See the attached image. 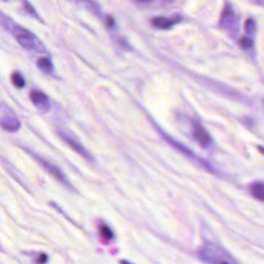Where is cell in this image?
<instances>
[{
  "label": "cell",
  "mask_w": 264,
  "mask_h": 264,
  "mask_svg": "<svg viewBox=\"0 0 264 264\" xmlns=\"http://www.w3.org/2000/svg\"><path fill=\"white\" fill-rule=\"evenodd\" d=\"M1 126L8 132H16L20 128V122L12 112L6 111L1 116Z\"/></svg>",
  "instance_id": "8992f818"
},
{
  "label": "cell",
  "mask_w": 264,
  "mask_h": 264,
  "mask_svg": "<svg viewBox=\"0 0 264 264\" xmlns=\"http://www.w3.org/2000/svg\"><path fill=\"white\" fill-rule=\"evenodd\" d=\"M12 82L16 88H22L25 86V80L18 72H15L12 76Z\"/></svg>",
  "instance_id": "4fadbf2b"
},
{
  "label": "cell",
  "mask_w": 264,
  "mask_h": 264,
  "mask_svg": "<svg viewBox=\"0 0 264 264\" xmlns=\"http://www.w3.org/2000/svg\"><path fill=\"white\" fill-rule=\"evenodd\" d=\"M251 194L260 201L264 202V183L256 182L251 186Z\"/></svg>",
  "instance_id": "8fae6325"
},
{
  "label": "cell",
  "mask_w": 264,
  "mask_h": 264,
  "mask_svg": "<svg viewBox=\"0 0 264 264\" xmlns=\"http://www.w3.org/2000/svg\"><path fill=\"white\" fill-rule=\"evenodd\" d=\"M192 134L194 136V138L197 141L198 144L202 148H208L210 146L212 142L210 134H208L204 127L194 122L192 126Z\"/></svg>",
  "instance_id": "5b68a950"
},
{
  "label": "cell",
  "mask_w": 264,
  "mask_h": 264,
  "mask_svg": "<svg viewBox=\"0 0 264 264\" xmlns=\"http://www.w3.org/2000/svg\"><path fill=\"white\" fill-rule=\"evenodd\" d=\"M31 154L36 159V162L42 165L48 173L52 175V177L54 178L56 180H58L60 183H62L63 186H66L68 188L70 189V190L74 189V187L72 186L70 182L68 180L67 177L64 175V174L57 166H55L54 164L50 163V162H48L46 160L44 159L43 158L40 156L39 155L34 154L33 153Z\"/></svg>",
  "instance_id": "3957f363"
},
{
  "label": "cell",
  "mask_w": 264,
  "mask_h": 264,
  "mask_svg": "<svg viewBox=\"0 0 264 264\" xmlns=\"http://www.w3.org/2000/svg\"><path fill=\"white\" fill-rule=\"evenodd\" d=\"M30 100L34 105L43 112H48L50 110V102L44 93L40 91H33L30 93Z\"/></svg>",
  "instance_id": "52a82bcc"
},
{
  "label": "cell",
  "mask_w": 264,
  "mask_h": 264,
  "mask_svg": "<svg viewBox=\"0 0 264 264\" xmlns=\"http://www.w3.org/2000/svg\"><path fill=\"white\" fill-rule=\"evenodd\" d=\"M58 134L59 136H60V138H62V139L68 144V145H69L72 149L74 150H76L78 154L81 155L82 158H84V159L88 160H92V156L90 154V152H88V151L81 144H79L77 140L70 138L68 134H66V132H63V131H58Z\"/></svg>",
  "instance_id": "277c9868"
},
{
  "label": "cell",
  "mask_w": 264,
  "mask_h": 264,
  "mask_svg": "<svg viewBox=\"0 0 264 264\" xmlns=\"http://www.w3.org/2000/svg\"><path fill=\"white\" fill-rule=\"evenodd\" d=\"M140 2H144V1H146V0H138Z\"/></svg>",
  "instance_id": "603a6c76"
},
{
  "label": "cell",
  "mask_w": 264,
  "mask_h": 264,
  "mask_svg": "<svg viewBox=\"0 0 264 264\" xmlns=\"http://www.w3.org/2000/svg\"><path fill=\"white\" fill-rule=\"evenodd\" d=\"M245 30L246 33L250 35L255 34L256 30V24L252 18H248L245 22Z\"/></svg>",
  "instance_id": "5bb4252c"
},
{
  "label": "cell",
  "mask_w": 264,
  "mask_h": 264,
  "mask_svg": "<svg viewBox=\"0 0 264 264\" xmlns=\"http://www.w3.org/2000/svg\"><path fill=\"white\" fill-rule=\"evenodd\" d=\"M38 66L40 68L46 73H50L54 70L53 64L46 58H40L38 62Z\"/></svg>",
  "instance_id": "7c38bea8"
},
{
  "label": "cell",
  "mask_w": 264,
  "mask_h": 264,
  "mask_svg": "<svg viewBox=\"0 0 264 264\" xmlns=\"http://www.w3.org/2000/svg\"><path fill=\"white\" fill-rule=\"evenodd\" d=\"M100 235L106 240H112L114 238V234L110 227L106 226H102L100 228Z\"/></svg>",
  "instance_id": "9a60e30c"
},
{
  "label": "cell",
  "mask_w": 264,
  "mask_h": 264,
  "mask_svg": "<svg viewBox=\"0 0 264 264\" xmlns=\"http://www.w3.org/2000/svg\"><path fill=\"white\" fill-rule=\"evenodd\" d=\"M259 149L260 150V151L262 154H264V148H259Z\"/></svg>",
  "instance_id": "7402d4cb"
},
{
  "label": "cell",
  "mask_w": 264,
  "mask_h": 264,
  "mask_svg": "<svg viewBox=\"0 0 264 264\" xmlns=\"http://www.w3.org/2000/svg\"><path fill=\"white\" fill-rule=\"evenodd\" d=\"M255 1L258 5L264 6V0H255Z\"/></svg>",
  "instance_id": "ffe728a7"
},
{
  "label": "cell",
  "mask_w": 264,
  "mask_h": 264,
  "mask_svg": "<svg viewBox=\"0 0 264 264\" xmlns=\"http://www.w3.org/2000/svg\"><path fill=\"white\" fill-rule=\"evenodd\" d=\"M179 21H180L179 18H166L159 16V18H154L152 20V24L155 28L162 30H166L172 28Z\"/></svg>",
  "instance_id": "ba28073f"
},
{
  "label": "cell",
  "mask_w": 264,
  "mask_h": 264,
  "mask_svg": "<svg viewBox=\"0 0 264 264\" xmlns=\"http://www.w3.org/2000/svg\"><path fill=\"white\" fill-rule=\"evenodd\" d=\"M122 262V264H130V262H129V261H126V260H124V261H121V262Z\"/></svg>",
  "instance_id": "44dd1931"
},
{
  "label": "cell",
  "mask_w": 264,
  "mask_h": 264,
  "mask_svg": "<svg viewBox=\"0 0 264 264\" xmlns=\"http://www.w3.org/2000/svg\"><path fill=\"white\" fill-rule=\"evenodd\" d=\"M240 45L242 49L248 50V49H250L254 46V42H252V40L251 38L244 36V38L240 39Z\"/></svg>",
  "instance_id": "2e32d148"
},
{
  "label": "cell",
  "mask_w": 264,
  "mask_h": 264,
  "mask_svg": "<svg viewBox=\"0 0 264 264\" xmlns=\"http://www.w3.org/2000/svg\"><path fill=\"white\" fill-rule=\"evenodd\" d=\"M2 22L6 28L10 31L14 38L24 48L28 50L38 52H44L45 48L43 44L33 34L24 29L22 26L15 24L11 19L2 15Z\"/></svg>",
  "instance_id": "6da1fadb"
},
{
  "label": "cell",
  "mask_w": 264,
  "mask_h": 264,
  "mask_svg": "<svg viewBox=\"0 0 264 264\" xmlns=\"http://www.w3.org/2000/svg\"><path fill=\"white\" fill-rule=\"evenodd\" d=\"M24 8L26 9V10L28 11V12H29L30 14H33V15L36 16V12H35L33 7H32V6H31L29 2L26 1V0H24Z\"/></svg>",
  "instance_id": "e0dca14e"
},
{
  "label": "cell",
  "mask_w": 264,
  "mask_h": 264,
  "mask_svg": "<svg viewBox=\"0 0 264 264\" xmlns=\"http://www.w3.org/2000/svg\"><path fill=\"white\" fill-rule=\"evenodd\" d=\"M234 20H235V16H234V10L232 9L231 6L230 4H227L224 8L222 14L220 24H221L222 26L228 28V26H230L232 24H234Z\"/></svg>",
  "instance_id": "9c48e42d"
},
{
  "label": "cell",
  "mask_w": 264,
  "mask_h": 264,
  "mask_svg": "<svg viewBox=\"0 0 264 264\" xmlns=\"http://www.w3.org/2000/svg\"><path fill=\"white\" fill-rule=\"evenodd\" d=\"M198 258L210 264H236V260L220 246L207 244L198 252Z\"/></svg>",
  "instance_id": "7a4b0ae2"
},
{
  "label": "cell",
  "mask_w": 264,
  "mask_h": 264,
  "mask_svg": "<svg viewBox=\"0 0 264 264\" xmlns=\"http://www.w3.org/2000/svg\"><path fill=\"white\" fill-rule=\"evenodd\" d=\"M158 130V131H159L160 134H162V136L164 138V140H166L168 141L169 144H172V146H174L176 149L178 150L179 151H180V152H182V153L184 154L188 155V156H193V154H192V152H190V151L188 149H187L186 146H184V145H182V144H180V142H178V141H176L175 140H174L173 138H170V136H169L168 134H165V132H164L162 130Z\"/></svg>",
  "instance_id": "30bf717a"
},
{
  "label": "cell",
  "mask_w": 264,
  "mask_h": 264,
  "mask_svg": "<svg viewBox=\"0 0 264 264\" xmlns=\"http://www.w3.org/2000/svg\"><path fill=\"white\" fill-rule=\"evenodd\" d=\"M106 25L108 26H111L112 28V26H115V20H114V18H112V16H108L106 18Z\"/></svg>",
  "instance_id": "d6986e66"
},
{
  "label": "cell",
  "mask_w": 264,
  "mask_h": 264,
  "mask_svg": "<svg viewBox=\"0 0 264 264\" xmlns=\"http://www.w3.org/2000/svg\"><path fill=\"white\" fill-rule=\"evenodd\" d=\"M48 255L45 254H42L39 256H38V262H39V264H44V262H46V261H48Z\"/></svg>",
  "instance_id": "ac0fdd59"
}]
</instances>
